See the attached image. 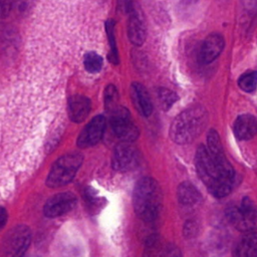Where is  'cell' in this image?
<instances>
[{
  "label": "cell",
  "instance_id": "obj_1",
  "mask_svg": "<svg viewBox=\"0 0 257 257\" xmlns=\"http://www.w3.org/2000/svg\"><path fill=\"white\" fill-rule=\"evenodd\" d=\"M196 170L207 190L215 198L230 194L235 181V172L227 161L224 151L210 152L207 147H198L195 157Z\"/></svg>",
  "mask_w": 257,
  "mask_h": 257
},
{
  "label": "cell",
  "instance_id": "obj_2",
  "mask_svg": "<svg viewBox=\"0 0 257 257\" xmlns=\"http://www.w3.org/2000/svg\"><path fill=\"white\" fill-rule=\"evenodd\" d=\"M133 205L136 214L145 222L155 221L163 207V193L158 182L151 177L138 181L133 194Z\"/></svg>",
  "mask_w": 257,
  "mask_h": 257
},
{
  "label": "cell",
  "instance_id": "obj_3",
  "mask_svg": "<svg viewBox=\"0 0 257 257\" xmlns=\"http://www.w3.org/2000/svg\"><path fill=\"white\" fill-rule=\"evenodd\" d=\"M208 113L200 105H195L182 111L172 122L170 127L171 139L180 145L194 141L206 127Z\"/></svg>",
  "mask_w": 257,
  "mask_h": 257
},
{
  "label": "cell",
  "instance_id": "obj_4",
  "mask_svg": "<svg viewBox=\"0 0 257 257\" xmlns=\"http://www.w3.org/2000/svg\"><path fill=\"white\" fill-rule=\"evenodd\" d=\"M82 160V156L77 153L66 154L57 159L46 178V185L54 189L71 182L80 168Z\"/></svg>",
  "mask_w": 257,
  "mask_h": 257
},
{
  "label": "cell",
  "instance_id": "obj_5",
  "mask_svg": "<svg viewBox=\"0 0 257 257\" xmlns=\"http://www.w3.org/2000/svg\"><path fill=\"white\" fill-rule=\"evenodd\" d=\"M229 223L241 232H253L257 230V206L248 197H244L238 206L229 207L226 210Z\"/></svg>",
  "mask_w": 257,
  "mask_h": 257
},
{
  "label": "cell",
  "instance_id": "obj_6",
  "mask_svg": "<svg viewBox=\"0 0 257 257\" xmlns=\"http://www.w3.org/2000/svg\"><path fill=\"white\" fill-rule=\"evenodd\" d=\"M31 242V231L26 225L12 227L2 242V257H23Z\"/></svg>",
  "mask_w": 257,
  "mask_h": 257
},
{
  "label": "cell",
  "instance_id": "obj_7",
  "mask_svg": "<svg viewBox=\"0 0 257 257\" xmlns=\"http://www.w3.org/2000/svg\"><path fill=\"white\" fill-rule=\"evenodd\" d=\"M114 135L123 143H132L139 138L140 131L131 118L130 111L124 106H115L110 110L109 117Z\"/></svg>",
  "mask_w": 257,
  "mask_h": 257
},
{
  "label": "cell",
  "instance_id": "obj_8",
  "mask_svg": "<svg viewBox=\"0 0 257 257\" xmlns=\"http://www.w3.org/2000/svg\"><path fill=\"white\" fill-rule=\"evenodd\" d=\"M142 162V155L138 149L128 143L117 145L113 151L111 166L115 171L127 172L136 169Z\"/></svg>",
  "mask_w": 257,
  "mask_h": 257
},
{
  "label": "cell",
  "instance_id": "obj_9",
  "mask_svg": "<svg viewBox=\"0 0 257 257\" xmlns=\"http://www.w3.org/2000/svg\"><path fill=\"white\" fill-rule=\"evenodd\" d=\"M77 199L70 192H61L49 198L44 207V215L48 218L60 217L71 211L76 205Z\"/></svg>",
  "mask_w": 257,
  "mask_h": 257
},
{
  "label": "cell",
  "instance_id": "obj_10",
  "mask_svg": "<svg viewBox=\"0 0 257 257\" xmlns=\"http://www.w3.org/2000/svg\"><path fill=\"white\" fill-rule=\"evenodd\" d=\"M106 120L103 115L94 116L82 130L77 139V146L81 149L95 146L103 137Z\"/></svg>",
  "mask_w": 257,
  "mask_h": 257
},
{
  "label": "cell",
  "instance_id": "obj_11",
  "mask_svg": "<svg viewBox=\"0 0 257 257\" xmlns=\"http://www.w3.org/2000/svg\"><path fill=\"white\" fill-rule=\"evenodd\" d=\"M225 45L224 38L219 33H211L203 41L200 49V60L204 64L213 62L222 52Z\"/></svg>",
  "mask_w": 257,
  "mask_h": 257
},
{
  "label": "cell",
  "instance_id": "obj_12",
  "mask_svg": "<svg viewBox=\"0 0 257 257\" xmlns=\"http://www.w3.org/2000/svg\"><path fill=\"white\" fill-rule=\"evenodd\" d=\"M128 22H127V35L132 43L135 45H142L146 40L147 30L144 22V18L135 6L128 11Z\"/></svg>",
  "mask_w": 257,
  "mask_h": 257
},
{
  "label": "cell",
  "instance_id": "obj_13",
  "mask_svg": "<svg viewBox=\"0 0 257 257\" xmlns=\"http://www.w3.org/2000/svg\"><path fill=\"white\" fill-rule=\"evenodd\" d=\"M234 133L238 140L248 141L257 134V119L250 113L239 115L234 122Z\"/></svg>",
  "mask_w": 257,
  "mask_h": 257
},
{
  "label": "cell",
  "instance_id": "obj_14",
  "mask_svg": "<svg viewBox=\"0 0 257 257\" xmlns=\"http://www.w3.org/2000/svg\"><path fill=\"white\" fill-rule=\"evenodd\" d=\"M90 111V100L89 98L75 94L72 95L68 100V113L69 117L74 122L83 121Z\"/></svg>",
  "mask_w": 257,
  "mask_h": 257
},
{
  "label": "cell",
  "instance_id": "obj_15",
  "mask_svg": "<svg viewBox=\"0 0 257 257\" xmlns=\"http://www.w3.org/2000/svg\"><path fill=\"white\" fill-rule=\"evenodd\" d=\"M233 257H257V232L245 233L235 244Z\"/></svg>",
  "mask_w": 257,
  "mask_h": 257
},
{
  "label": "cell",
  "instance_id": "obj_16",
  "mask_svg": "<svg viewBox=\"0 0 257 257\" xmlns=\"http://www.w3.org/2000/svg\"><path fill=\"white\" fill-rule=\"evenodd\" d=\"M132 97L139 111L144 116H150L153 111V104L147 88L139 82H134L132 84Z\"/></svg>",
  "mask_w": 257,
  "mask_h": 257
},
{
  "label": "cell",
  "instance_id": "obj_17",
  "mask_svg": "<svg viewBox=\"0 0 257 257\" xmlns=\"http://www.w3.org/2000/svg\"><path fill=\"white\" fill-rule=\"evenodd\" d=\"M178 201L187 207H195L201 204L203 197L199 190L190 182H182L177 188Z\"/></svg>",
  "mask_w": 257,
  "mask_h": 257
},
{
  "label": "cell",
  "instance_id": "obj_18",
  "mask_svg": "<svg viewBox=\"0 0 257 257\" xmlns=\"http://www.w3.org/2000/svg\"><path fill=\"white\" fill-rule=\"evenodd\" d=\"M32 2L33 0H2V5H1L2 16L5 17L14 8L18 9L22 13L27 12L31 7Z\"/></svg>",
  "mask_w": 257,
  "mask_h": 257
},
{
  "label": "cell",
  "instance_id": "obj_19",
  "mask_svg": "<svg viewBox=\"0 0 257 257\" xmlns=\"http://www.w3.org/2000/svg\"><path fill=\"white\" fill-rule=\"evenodd\" d=\"M114 21L112 19H108L105 22V30H106V34H107V38H108V42H109V48H110V52H109V60L114 63L117 64L118 63V53H117V48H116V43H115V37H114Z\"/></svg>",
  "mask_w": 257,
  "mask_h": 257
},
{
  "label": "cell",
  "instance_id": "obj_20",
  "mask_svg": "<svg viewBox=\"0 0 257 257\" xmlns=\"http://www.w3.org/2000/svg\"><path fill=\"white\" fill-rule=\"evenodd\" d=\"M238 85L246 92H253L257 87V71L250 70L243 73L238 79Z\"/></svg>",
  "mask_w": 257,
  "mask_h": 257
},
{
  "label": "cell",
  "instance_id": "obj_21",
  "mask_svg": "<svg viewBox=\"0 0 257 257\" xmlns=\"http://www.w3.org/2000/svg\"><path fill=\"white\" fill-rule=\"evenodd\" d=\"M102 62H103L102 57L99 54H97L96 52L90 51V52L85 53V55H84L83 63H84L85 69L88 72H91V73L98 72L102 67Z\"/></svg>",
  "mask_w": 257,
  "mask_h": 257
},
{
  "label": "cell",
  "instance_id": "obj_22",
  "mask_svg": "<svg viewBox=\"0 0 257 257\" xmlns=\"http://www.w3.org/2000/svg\"><path fill=\"white\" fill-rule=\"evenodd\" d=\"M158 98L162 108L164 110H168L178 100V95L174 91L162 87L158 89Z\"/></svg>",
  "mask_w": 257,
  "mask_h": 257
},
{
  "label": "cell",
  "instance_id": "obj_23",
  "mask_svg": "<svg viewBox=\"0 0 257 257\" xmlns=\"http://www.w3.org/2000/svg\"><path fill=\"white\" fill-rule=\"evenodd\" d=\"M118 93L117 89L113 84H108L104 89V105L107 110H111L115 107V102L117 100Z\"/></svg>",
  "mask_w": 257,
  "mask_h": 257
},
{
  "label": "cell",
  "instance_id": "obj_24",
  "mask_svg": "<svg viewBox=\"0 0 257 257\" xmlns=\"http://www.w3.org/2000/svg\"><path fill=\"white\" fill-rule=\"evenodd\" d=\"M200 230V226L199 223L196 220H188L185 224H184V229H183V233L184 236L188 239L190 238H194L198 235Z\"/></svg>",
  "mask_w": 257,
  "mask_h": 257
},
{
  "label": "cell",
  "instance_id": "obj_25",
  "mask_svg": "<svg viewBox=\"0 0 257 257\" xmlns=\"http://www.w3.org/2000/svg\"><path fill=\"white\" fill-rule=\"evenodd\" d=\"M161 257H183V256L179 247H177L174 244H169L163 250Z\"/></svg>",
  "mask_w": 257,
  "mask_h": 257
},
{
  "label": "cell",
  "instance_id": "obj_26",
  "mask_svg": "<svg viewBox=\"0 0 257 257\" xmlns=\"http://www.w3.org/2000/svg\"><path fill=\"white\" fill-rule=\"evenodd\" d=\"M85 200L87 203H89L93 206H97L99 199L97 197L96 192L92 188H87L85 190Z\"/></svg>",
  "mask_w": 257,
  "mask_h": 257
},
{
  "label": "cell",
  "instance_id": "obj_27",
  "mask_svg": "<svg viewBox=\"0 0 257 257\" xmlns=\"http://www.w3.org/2000/svg\"><path fill=\"white\" fill-rule=\"evenodd\" d=\"M242 4L250 14H254L257 11V0H242Z\"/></svg>",
  "mask_w": 257,
  "mask_h": 257
},
{
  "label": "cell",
  "instance_id": "obj_28",
  "mask_svg": "<svg viewBox=\"0 0 257 257\" xmlns=\"http://www.w3.org/2000/svg\"><path fill=\"white\" fill-rule=\"evenodd\" d=\"M196 2V0H177V3L182 8H188L189 6L193 5Z\"/></svg>",
  "mask_w": 257,
  "mask_h": 257
},
{
  "label": "cell",
  "instance_id": "obj_29",
  "mask_svg": "<svg viewBox=\"0 0 257 257\" xmlns=\"http://www.w3.org/2000/svg\"><path fill=\"white\" fill-rule=\"evenodd\" d=\"M6 220H7V212L5 210V208H1V227H4L6 224Z\"/></svg>",
  "mask_w": 257,
  "mask_h": 257
}]
</instances>
